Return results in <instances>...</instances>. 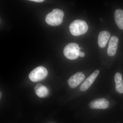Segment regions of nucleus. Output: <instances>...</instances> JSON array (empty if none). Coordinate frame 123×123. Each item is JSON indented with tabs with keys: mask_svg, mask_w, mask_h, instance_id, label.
<instances>
[{
	"mask_svg": "<svg viewBox=\"0 0 123 123\" xmlns=\"http://www.w3.org/2000/svg\"><path fill=\"white\" fill-rule=\"evenodd\" d=\"M64 16L63 11L59 9H55L47 14L45 21L50 25L56 26L59 25L62 23Z\"/></svg>",
	"mask_w": 123,
	"mask_h": 123,
	"instance_id": "1",
	"label": "nucleus"
},
{
	"mask_svg": "<svg viewBox=\"0 0 123 123\" xmlns=\"http://www.w3.org/2000/svg\"><path fill=\"white\" fill-rule=\"evenodd\" d=\"M72 34L75 36H78L84 34L88 30V24L85 21L76 20L73 21L69 27Z\"/></svg>",
	"mask_w": 123,
	"mask_h": 123,
	"instance_id": "2",
	"label": "nucleus"
},
{
	"mask_svg": "<svg viewBox=\"0 0 123 123\" xmlns=\"http://www.w3.org/2000/svg\"><path fill=\"white\" fill-rule=\"evenodd\" d=\"M80 50L78 44L75 43H70L67 44L64 48V54L68 59H76L79 56Z\"/></svg>",
	"mask_w": 123,
	"mask_h": 123,
	"instance_id": "3",
	"label": "nucleus"
},
{
	"mask_svg": "<svg viewBox=\"0 0 123 123\" xmlns=\"http://www.w3.org/2000/svg\"><path fill=\"white\" fill-rule=\"evenodd\" d=\"M48 75V72L47 69L43 66H39L30 73L29 77L31 81L37 82L45 79Z\"/></svg>",
	"mask_w": 123,
	"mask_h": 123,
	"instance_id": "4",
	"label": "nucleus"
},
{
	"mask_svg": "<svg viewBox=\"0 0 123 123\" xmlns=\"http://www.w3.org/2000/svg\"><path fill=\"white\" fill-rule=\"evenodd\" d=\"M85 77L83 73L81 72L77 73L69 78L68 80V84L70 88H76L83 81Z\"/></svg>",
	"mask_w": 123,
	"mask_h": 123,
	"instance_id": "5",
	"label": "nucleus"
},
{
	"mask_svg": "<svg viewBox=\"0 0 123 123\" xmlns=\"http://www.w3.org/2000/svg\"><path fill=\"white\" fill-rule=\"evenodd\" d=\"M109 105L110 103L107 99L105 98H99L91 102L89 106L91 109L105 110L109 107Z\"/></svg>",
	"mask_w": 123,
	"mask_h": 123,
	"instance_id": "6",
	"label": "nucleus"
},
{
	"mask_svg": "<svg viewBox=\"0 0 123 123\" xmlns=\"http://www.w3.org/2000/svg\"><path fill=\"white\" fill-rule=\"evenodd\" d=\"M99 72V70H96L86 78L80 86V90L82 92H84L88 89L98 77Z\"/></svg>",
	"mask_w": 123,
	"mask_h": 123,
	"instance_id": "7",
	"label": "nucleus"
},
{
	"mask_svg": "<svg viewBox=\"0 0 123 123\" xmlns=\"http://www.w3.org/2000/svg\"><path fill=\"white\" fill-rule=\"evenodd\" d=\"M118 38L115 36H112L109 42V46L107 49V54L110 56H113L116 53Z\"/></svg>",
	"mask_w": 123,
	"mask_h": 123,
	"instance_id": "8",
	"label": "nucleus"
},
{
	"mask_svg": "<svg viewBox=\"0 0 123 123\" xmlns=\"http://www.w3.org/2000/svg\"><path fill=\"white\" fill-rule=\"evenodd\" d=\"M110 34L107 31H103L99 33L98 43L101 48H104L110 37Z\"/></svg>",
	"mask_w": 123,
	"mask_h": 123,
	"instance_id": "9",
	"label": "nucleus"
},
{
	"mask_svg": "<svg viewBox=\"0 0 123 123\" xmlns=\"http://www.w3.org/2000/svg\"><path fill=\"white\" fill-rule=\"evenodd\" d=\"M35 93L39 98H44L47 97L49 93V91L46 86L39 84L34 87Z\"/></svg>",
	"mask_w": 123,
	"mask_h": 123,
	"instance_id": "10",
	"label": "nucleus"
},
{
	"mask_svg": "<svg viewBox=\"0 0 123 123\" xmlns=\"http://www.w3.org/2000/svg\"><path fill=\"white\" fill-rule=\"evenodd\" d=\"M114 80L116 83V90L119 93H123V81L121 74L117 73L115 75Z\"/></svg>",
	"mask_w": 123,
	"mask_h": 123,
	"instance_id": "11",
	"label": "nucleus"
},
{
	"mask_svg": "<svg viewBox=\"0 0 123 123\" xmlns=\"http://www.w3.org/2000/svg\"><path fill=\"white\" fill-rule=\"evenodd\" d=\"M115 21L117 26L123 30V11L120 9L116 10L114 13Z\"/></svg>",
	"mask_w": 123,
	"mask_h": 123,
	"instance_id": "12",
	"label": "nucleus"
},
{
	"mask_svg": "<svg viewBox=\"0 0 123 123\" xmlns=\"http://www.w3.org/2000/svg\"><path fill=\"white\" fill-rule=\"evenodd\" d=\"M85 55V54L84 52H82L80 51L79 53V56L81 57H84Z\"/></svg>",
	"mask_w": 123,
	"mask_h": 123,
	"instance_id": "13",
	"label": "nucleus"
},
{
	"mask_svg": "<svg viewBox=\"0 0 123 123\" xmlns=\"http://www.w3.org/2000/svg\"><path fill=\"white\" fill-rule=\"evenodd\" d=\"M31 1H34V2H43L44 0H31Z\"/></svg>",
	"mask_w": 123,
	"mask_h": 123,
	"instance_id": "14",
	"label": "nucleus"
},
{
	"mask_svg": "<svg viewBox=\"0 0 123 123\" xmlns=\"http://www.w3.org/2000/svg\"><path fill=\"white\" fill-rule=\"evenodd\" d=\"M0 98H1V92H0Z\"/></svg>",
	"mask_w": 123,
	"mask_h": 123,
	"instance_id": "15",
	"label": "nucleus"
}]
</instances>
